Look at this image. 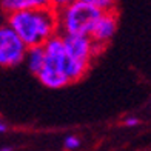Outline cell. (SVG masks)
Returning a JSON list of instances; mask_svg holds the SVG:
<instances>
[{"instance_id": "1", "label": "cell", "mask_w": 151, "mask_h": 151, "mask_svg": "<svg viewBox=\"0 0 151 151\" xmlns=\"http://www.w3.org/2000/svg\"><path fill=\"white\" fill-rule=\"evenodd\" d=\"M6 25L26 48L43 46L51 37L59 34L57 12L51 8L12 12L6 16Z\"/></svg>"}, {"instance_id": "2", "label": "cell", "mask_w": 151, "mask_h": 151, "mask_svg": "<svg viewBox=\"0 0 151 151\" xmlns=\"http://www.w3.org/2000/svg\"><path fill=\"white\" fill-rule=\"evenodd\" d=\"M66 54V76L71 83L85 77L91 66V62L99 56L102 50L90 36H66L60 34Z\"/></svg>"}, {"instance_id": "3", "label": "cell", "mask_w": 151, "mask_h": 151, "mask_svg": "<svg viewBox=\"0 0 151 151\" xmlns=\"http://www.w3.org/2000/svg\"><path fill=\"white\" fill-rule=\"evenodd\" d=\"M45 62L36 77L50 90H62L71 83L66 76V54L60 34H56L43 45Z\"/></svg>"}, {"instance_id": "4", "label": "cell", "mask_w": 151, "mask_h": 151, "mask_svg": "<svg viewBox=\"0 0 151 151\" xmlns=\"http://www.w3.org/2000/svg\"><path fill=\"white\" fill-rule=\"evenodd\" d=\"M102 12L104 11L94 8L82 0H74L73 3L57 11L59 34L90 36Z\"/></svg>"}, {"instance_id": "5", "label": "cell", "mask_w": 151, "mask_h": 151, "mask_svg": "<svg viewBox=\"0 0 151 151\" xmlns=\"http://www.w3.org/2000/svg\"><path fill=\"white\" fill-rule=\"evenodd\" d=\"M26 48L8 25H0V68H12L23 63Z\"/></svg>"}, {"instance_id": "6", "label": "cell", "mask_w": 151, "mask_h": 151, "mask_svg": "<svg viewBox=\"0 0 151 151\" xmlns=\"http://www.w3.org/2000/svg\"><path fill=\"white\" fill-rule=\"evenodd\" d=\"M117 23L119 22H117V11L116 9L114 11H104L102 16L97 19L90 37L102 51H104V48L114 37L116 31H117Z\"/></svg>"}, {"instance_id": "7", "label": "cell", "mask_w": 151, "mask_h": 151, "mask_svg": "<svg viewBox=\"0 0 151 151\" xmlns=\"http://www.w3.org/2000/svg\"><path fill=\"white\" fill-rule=\"evenodd\" d=\"M40 8H50L48 0H0V9L6 16L19 11L40 9Z\"/></svg>"}, {"instance_id": "8", "label": "cell", "mask_w": 151, "mask_h": 151, "mask_svg": "<svg viewBox=\"0 0 151 151\" xmlns=\"http://www.w3.org/2000/svg\"><path fill=\"white\" fill-rule=\"evenodd\" d=\"M23 62L26 63V68L29 70L31 74L37 76L39 71L42 70L43 62H45V52H43V46H32L26 50L25 59Z\"/></svg>"}, {"instance_id": "9", "label": "cell", "mask_w": 151, "mask_h": 151, "mask_svg": "<svg viewBox=\"0 0 151 151\" xmlns=\"http://www.w3.org/2000/svg\"><path fill=\"white\" fill-rule=\"evenodd\" d=\"M82 2L91 5L100 11H114L117 6V0H82Z\"/></svg>"}, {"instance_id": "10", "label": "cell", "mask_w": 151, "mask_h": 151, "mask_svg": "<svg viewBox=\"0 0 151 151\" xmlns=\"http://www.w3.org/2000/svg\"><path fill=\"white\" fill-rule=\"evenodd\" d=\"M80 145H82V140H80V137L76 136V134H68L63 139V148L66 151H76V150L80 148Z\"/></svg>"}, {"instance_id": "11", "label": "cell", "mask_w": 151, "mask_h": 151, "mask_svg": "<svg viewBox=\"0 0 151 151\" xmlns=\"http://www.w3.org/2000/svg\"><path fill=\"white\" fill-rule=\"evenodd\" d=\"M74 0H48V5H50V8L51 9H54V11H59V9H62V8H65L66 5H70V3H73Z\"/></svg>"}, {"instance_id": "12", "label": "cell", "mask_w": 151, "mask_h": 151, "mask_svg": "<svg viewBox=\"0 0 151 151\" xmlns=\"http://www.w3.org/2000/svg\"><path fill=\"white\" fill-rule=\"evenodd\" d=\"M140 123V119L137 117V116H128V117L123 119V125L128 127V128H134Z\"/></svg>"}, {"instance_id": "13", "label": "cell", "mask_w": 151, "mask_h": 151, "mask_svg": "<svg viewBox=\"0 0 151 151\" xmlns=\"http://www.w3.org/2000/svg\"><path fill=\"white\" fill-rule=\"evenodd\" d=\"M6 131H8V125H6L3 120H0V134H3Z\"/></svg>"}, {"instance_id": "14", "label": "cell", "mask_w": 151, "mask_h": 151, "mask_svg": "<svg viewBox=\"0 0 151 151\" xmlns=\"http://www.w3.org/2000/svg\"><path fill=\"white\" fill-rule=\"evenodd\" d=\"M0 151H12V148L11 147H2V148H0Z\"/></svg>"}]
</instances>
